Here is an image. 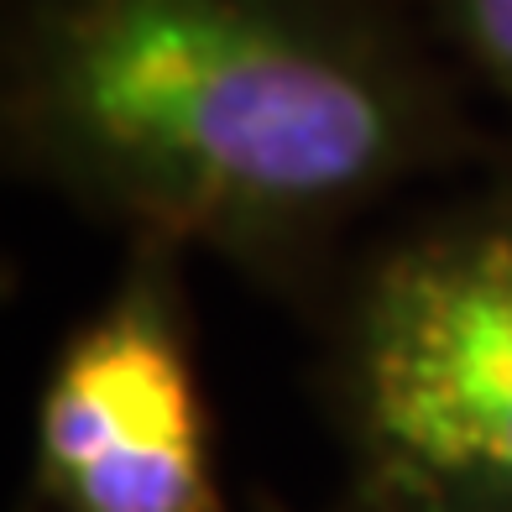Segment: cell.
<instances>
[{"label":"cell","instance_id":"6da1fadb","mask_svg":"<svg viewBox=\"0 0 512 512\" xmlns=\"http://www.w3.org/2000/svg\"><path fill=\"white\" fill-rule=\"evenodd\" d=\"M16 173L136 246L288 267L460 152L455 89L387 0H11Z\"/></svg>","mask_w":512,"mask_h":512},{"label":"cell","instance_id":"7a4b0ae2","mask_svg":"<svg viewBox=\"0 0 512 512\" xmlns=\"http://www.w3.org/2000/svg\"><path fill=\"white\" fill-rule=\"evenodd\" d=\"M335 408L371 512H512V189L408 225L361 267Z\"/></svg>","mask_w":512,"mask_h":512},{"label":"cell","instance_id":"3957f363","mask_svg":"<svg viewBox=\"0 0 512 512\" xmlns=\"http://www.w3.org/2000/svg\"><path fill=\"white\" fill-rule=\"evenodd\" d=\"M37 492L58 512H225L178 304V251L131 267L48 366L32 424Z\"/></svg>","mask_w":512,"mask_h":512},{"label":"cell","instance_id":"277c9868","mask_svg":"<svg viewBox=\"0 0 512 512\" xmlns=\"http://www.w3.org/2000/svg\"><path fill=\"white\" fill-rule=\"evenodd\" d=\"M445 27L486 89L512 105V0H445Z\"/></svg>","mask_w":512,"mask_h":512}]
</instances>
